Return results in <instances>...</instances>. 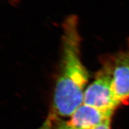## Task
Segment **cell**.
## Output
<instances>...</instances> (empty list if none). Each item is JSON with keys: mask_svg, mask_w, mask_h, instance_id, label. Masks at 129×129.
Wrapping results in <instances>:
<instances>
[{"mask_svg": "<svg viewBox=\"0 0 129 129\" xmlns=\"http://www.w3.org/2000/svg\"><path fill=\"white\" fill-rule=\"evenodd\" d=\"M60 69L56 78L52 111L56 116H71L83 103L89 75L81 55L77 18L71 16L63 24Z\"/></svg>", "mask_w": 129, "mask_h": 129, "instance_id": "1", "label": "cell"}, {"mask_svg": "<svg viewBox=\"0 0 129 129\" xmlns=\"http://www.w3.org/2000/svg\"><path fill=\"white\" fill-rule=\"evenodd\" d=\"M83 103L111 114L121 105L113 91L111 70L106 60L85 90Z\"/></svg>", "mask_w": 129, "mask_h": 129, "instance_id": "2", "label": "cell"}, {"mask_svg": "<svg viewBox=\"0 0 129 129\" xmlns=\"http://www.w3.org/2000/svg\"><path fill=\"white\" fill-rule=\"evenodd\" d=\"M110 67L112 86L121 105L129 104V48L106 60Z\"/></svg>", "mask_w": 129, "mask_h": 129, "instance_id": "3", "label": "cell"}, {"mask_svg": "<svg viewBox=\"0 0 129 129\" xmlns=\"http://www.w3.org/2000/svg\"><path fill=\"white\" fill-rule=\"evenodd\" d=\"M112 115L82 103L71 115L68 123L74 129H95Z\"/></svg>", "mask_w": 129, "mask_h": 129, "instance_id": "4", "label": "cell"}, {"mask_svg": "<svg viewBox=\"0 0 129 129\" xmlns=\"http://www.w3.org/2000/svg\"><path fill=\"white\" fill-rule=\"evenodd\" d=\"M57 118L58 117L52 111H51L47 116L44 123H43L42 125L38 129H52L54 123L56 121Z\"/></svg>", "mask_w": 129, "mask_h": 129, "instance_id": "5", "label": "cell"}, {"mask_svg": "<svg viewBox=\"0 0 129 129\" xmlns=\"http://www.w3.org/2000/svg\"><path fill=\"white\" fill-rule=\"evenodd\" d=\"M56 123L57 124H56V129H74L68 123V122H65V121L60 120L58 119H57Z\"/></svg>", "mask_w": 129, "mask_h": 129, "instance_id": "6", "label": "cell"}, {"mask_svg": "<svg viewBox=\"0 0 129 129\" xmlns=\"http://www.w3.org/2000/svg\"><path fill=\"white\" fill-rule=\"evenodd\" d=\"M111 118L108 119L95 129H111Z\"/></svg>", "mask_w": 129, "mask_h": 129, "instance_id": "7", "label": "cell"}]
</instances>
